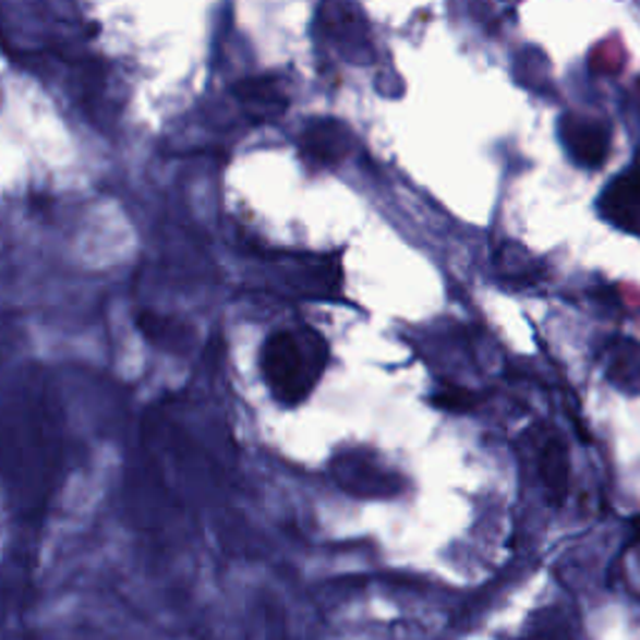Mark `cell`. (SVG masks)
Listing matches in <instances>:
<instances>
[{"label":"cell","mask_w":640,"mask_h":640,"mask_svg":"<svg viewBox=\"0 0 640 640\" xmlns=\"http://www.w3.org/2000/svg\"><path fill=\"white\" fill-rule=\"evenodd\" d=\"M236 96L249 108V113L253 118H261V121H270V118H276L286 110L283 90L270 79L243 81L241 85H236Z\"/></svg>","instance_id":"cell-6"},{"label":"cell","mask_w":640,"mask_h":640,"mask_svg":"<svg viewBox=\"0 0 640 640\" xmlns=\"http://www.w3.org/2000/svg\"><path fill=\"white\" fill-rule=\"evenodd\" d=\"M301 148L313 164H338L351 150V133L336 121L315 123L303 133Z\"/></svg>","instance_id":"cell-4"},{"label":"cell","mask_w":640,"mask_h":640,"mask_svg":"<svg viewBox=\"0 0 640 640\" xmlns=\"http://www.w3.org/2000/svg\"><path fill=\"white\" fill-rule=\"evenodd\" d=\"M603 206L616 224L640 230V168L623 173L603 195Z\"/></svg>","instance_id":"cell-5"},{"label":"cell","mask_w":640,"mask_h":640,"mask_svg":"<svg viewBox=\"0 0 640 640\" xmlns=\"http://www.w3.org/2000/svg\"><path fill=\"white\" fill-rule=\"evenodd\" d=\"M560 133L563 141H566L568 153L580 166H603V160L611 150V133L603 123L591 121V118L566 116L560 123Z\"/></svg>","instance_id":"cell-3"},{"label":"cell","mask_w":640,"mask_h":640,"mask_svg":"<svg viewBox=\"0 0 640 640\" xmlns=\"http://www.w3.org/2000/svg\"><path fill=\"white\" fill-rule=\"evenodd\" d=\"M326 363V343L313 330L273 333L261 353L263 381L283 406L303 403L321 381Z\"/></svg>","instance_id":"cell-1"},{"label":"cell","mask_w":640,"mask_h":640,"mask_svg":"<svg viewBox=\"0 0 640 640\" xmlns=\"http://www.w3.org/2000/svg\"><path fill=\"white\" fill-rule=\"evenodd\" d=\"M433 403L438 408H446V411H468V408H473L475 398L466 388H450L448 386L433 398Z\"/></svg>","instance_id":"cell-8"},{"label":"cell","mask_w":640,"mask_h":640,"mask_svg":"<svg viewBox=\"0 0 640 640\" xmlns=\"http://www.w3.org/2000/svg\"><path fill=\"white\" fill-rule=\"evenodd\" d=\"M541 473H543L545 485H548V491L553 493V498H556V503H560L563 493H566L568 488V456L560 440L551 438L543 446Z\"/></svg>","instance_id":"cell-7"},{"label":"cell","mask_w":640,"mask_h":640,"mask_svg":"<svg viewBox=\"0 0 640 640\" xmlns=\"http://www.w3.org/2000/svg\"><path fill=\"white\" fill-rule=\"evenodd\" d=\"M318 28L333 48L346 58H353L355 63H365V58L373 56L369 25L351 0H326L318 13Z\"/></svg>","instance_id":"cell-2"}]
</instances>
